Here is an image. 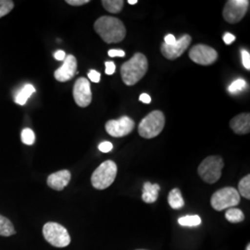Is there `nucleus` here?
Wrapping results in <instances>:
<instances>
[{
	"mask_svg": "<svg viewBox=\"0 0 250 250\" xmlns=\"http://www.w3.org/2000/svg\"><path fill=\"white\" fill-rule=\"evenodd\" d=\"M191 41H192L191 36L185 35L178 40H176V42L173 45H166L165 43H162L161 48V53L166 59L170 61H174L178 59L179 57H181L188 49Z\"/></svg>",
	"mask_w": 250,
	"mask_h": 250,
	"instance_id": "nucleus-12",
	"label": "nucleus"
},
{
	"mask_svg": "<svg viewBox=\"0 0 250 250\" xmlns=\"http://www.w3.org/2000/svg\"><path fill=\"white\" fill-rule=\"evenodd\" d=\"M43 235L45 241L55 248H66L71 244V236L67 229L57 223H46L43 227Z\"/></svg>",
	"mask_w": 250,
	"mask_h": 250,
	"instance_id": "nucleus-6",
	"label": "nucleus"
},
{
	"mask_svg": "<svg viewBox=\"0 0 250 250\" xmlns=\"http://www.w3.org/2000/svg\"><path fill=\"white\" fill-rule=\"evenodd\" d=\"M116 163L112 161H104L93 172L91 176L92 186L98 190H104L109 188L116 178Z\"/></svg>",
	"mask_w": 250,
	"mask_h": 250,
	"instance_id": "nucleus-3",
	"label": "nucleus"
},
{
	"mask_svg": "<svg viewBox=\"0 0 250 250\" xmlns=\"http://www.w3.org/2000/svg\"><path fill=\"white\" fill-rule=\"evenodd\" d=\"M134 122L128 116H124L119 120H110L105 125L107 134L113 137H124L133 132Z\"/></svg>",
	"mask_w": 250,
	"mask_h": 250,
	"instance_id": "nucleus-10",
	"label": "nucleus"
},
{
	"mask_svg": "<svg viewBox=\"0 0 250 250\" xmlns=\"http://www.w3.org/2000/svg\"><path fill=\"white\" fill-rule=\"evenodd\" d=\"M225 218L228 222L232 224H238V223H242L245 220V215L241 209L231 208H228L227 211L225 212Z\"/></svg>",
	"mask_w": 250,
	"mask_h": 250,
	"instance_id": "nucleus-20",
	"label": "nucleus"
},
{
	"mask_svg": "<svg viewBox=\"0 0 250 250\" xmlns=\"http://www.w3.org/2000/svg\"><path fill=\"white\" fill-rule=\"evenodd\" d=\"M108 56L111 57V58H114V57H121V58H124L125 56V52L124 50H118V49H111L109 50L108 52Z\"/></svg>",
	"mask_w": 250,
	"mask_h": 250,
	"instance_id": "nucleus-32",
	"label": "nucleus"
},
{
	"mask_svg": "<svg viewBox=\"0 0 250 250\" xmlns=\"http://www.w3.org/2000/svg\"><path fill=\"white\" fill-rule=\"evenodd\" d=\"M101 3L104 9L110 13H119L125 4L123 0H103Z\"/></svg>",
	"mask_w": 250,
	"mask_h": 250,
	"instance_id": "nucleus-21",
	"label": "nucleus"
},
{
	"mask_svg": "<svg viewBox=\"0 0 250 250\" xmlns=\"http://www.w3.org/2000/svg\"><path fill=\"white\" fill-rule=\"evenodd\" d=\"M242 62L247 70H250V54L247 50H242Z\"/></svg>",
	"mask_w": 250,
	"mask_h": 250,
	"instance_id": "nucleus-27",
	"label": "nucleus"
},
{
	"mask_svg": "<svg viewBox=\"0 0 250 250\" xmlns=\"http://www.w3.org/2000/svg\"><path fill=\"white\" fill-rule=\"evenodd\" d=\"M100 77H101L100 73L97 72V71H95V70H91L88 72V78L93 83H99L100 82Z\"/></svg>",
	"mask_w": 250,
	"mask_h": 250,
	"instance_id": "nucleus-29",
	"label": "nucleus"
},
{
	"mask_svg": "<svg viewBox=\"0 0 250 250\" xmlns=\"http://www.w3.org/2000/svg\"><path fill=\"white\" fill-rule=\"evenodd\" d=\"M247 86V83L244 79H237V80L233 81L232 83L229 85V92L232 94H235L237 92H241L242 90L245 89V87Z\"/></svg>",
	"mask_w": 250,
	"mask_h": 250,
	"instance_id": "nucleus-26",
	"label": "nucleus"
},
{
	"mask_svg": "<svg viewBox=\"0 0 250 250\" xmlns=\"http://www.w3.org/2000/svg\"><path fill=\"white\" fill-rule=\"evenodd\" d=\"M161 190V187L158 184H151L149 182L145 183L143 187V194H142V200L146 203H154L157 201L159 197V192Z\"/></svg>",
	"mask_w": 250,
	"mask_h": 250,
	"instance_id": "nucleus-16",
	"label": "nucleus"
},
{
	"mask_svg": "<svg viewBox=\"0 0 250 250\" xmlns=\"http://www.w3.org/2000/svg\"><path fill=\"white\" fill-rule=\"evenodd\" d=\"M139 100H140L141 102H143V103H146V104H149V103L151 102V98H150L149 95L144 93L142 95H140Z\"/></svg>",
	"mask_w": 250,
	"mask_h": 250,
	"instance_id": "nucleus-36",
	"label": "nucleus"
},
{
	"mask_svg": "<svg viewBox=\"0 0 250 250\" xmlns=\"http://www.w3.org/2000/svg\"><path fill=\"white\" fill-rule=\"evenodd\" d=\"M246 250H250V244H248V246H247V249Z\"/></svg>",
	"mask_w": 250,
	"mask_h": 250,
	"instance_id": "nucleus-38",
	"label": "nucleus"
},
{
	"mask_svg": "<svg viewBox=\"0 0 250 250\" xmlns=\"http://www.w3.org/2000/svg\"><path fill=\"white\" fill-rule=\"evenodd\" d=\"M54 57L57 61H64L65 58H66V53L63 51V50H58L56 53L54 54Z\"/></svg>",
	"mask_w": 250,
	"mask_h": 250,
	"instance_id": "nucleus-35",
	"label": "nucleus"
},
{
	"mask_svg": "<svg viewBox=\"0 0 250 250\" xmlns=\"http://www.w3.org/2000/svg\"><path fill=\"white\" fill-rule=\"evenodd\" d=\"M14 8V2L11 0H0V18L8 15Z\"/></svg>",
	"mask_w": 250,
	"mask_h": 250,
	"instance_id": "nucleus-24",
	"label": "nucleus"
},
{
	"mask_svg": "<svg viewBox=\"0 0 250 250\" xmlns=\"http://www.w3.org/2000/svg\"><path fill=\"white\" fill-rule=\"evenodd\" d=\"M66 3L71 5V6L79 7V6H83V5H85V4L89 3V0H67Z\"/></svg>",
	"mask_w": 250,
	"mask_h": 250,
	"instance_id": "nucleus-31",
	"label": "nucleus"
},
{
	"mask_svg": "<svg viewBox=\"0 0 250 250\" xmlns=\"http://www.w3.org/2000/svg\"><path fill=\"white\" fill-rule=\"evenodd\" d=\"M36 92V88L32 84H26L22 89L18 93V95L15 98V102L22 106L25 105L28 99Z\"/></svg>",
	"mask_w": 250,
	"mask_h": 250,
	"instance_id": "nucleus-19",
	"label": "nucleus"
},
{
	"mask_svg": "<svg viewBox=\"0 0 250 250\" xmlns=\"http://www.w3.org/2000/svg\"><path fill=\"white\" fill-rule=\"evenodd\" d=\"M178 224L185 227H196L201 224V218L198 215H188L179 218Z\"/></svg>",
	"mask_w": 250,
	"mask_h": 250,
	"instance_id": "nucleus-22",
	"label": "nucleus"
},
{
	"mask_svg": "<svg viewBox=\"0 0 250 250\" xmlns=\"http://www.w3.org/2000/svg\"><path fill=\"white\" fill-rule=\"evenodd\" d=\"M77 60L73 55L66 56L63 65L54 72L55 79L61 83L72 80L75 74H77Z\"/></svg>",
	"mask_w": 250,
	"mask_h": 250,
	"instance_id": "nucleus-13",
	"label": "nucleus"
},
{
	"mask_svg": "<svg viewBox=\"0 0 250 250\" xmlns=\"http://www.w3.org/2000/svg\"><path fill=\"white\" fill-rule=\"evenodd\" d=\"M105 66H106V71H105V72H106V74H107V75H111V74H113L115 72L116 67H115L114 62H105Z\"/></svg>",
	"mask_w": 250,
	"mask_h": 250,
	"instance_id": "nucleus-30",
	"label": "nucleus"
},
{
	"mask_svg": "<svg viewBox=\"0 0 250 250\" xmlns=\"http://www.w3.org/2000/svg\"><path fill=\"white\" fill-rule=\"evenodd\" d=\"M168 202L170 208L173 209H180L185 206V200L180 189L174 188L170 191L168 196Z\"/></svg>",
	"mask_w": 250,
	"mask_h": 250,
	"instance_id": "nucleus-17",
	"label": "nucleus"
},
{
	"mask_svg": "<svg viewBox=\"0 0 250 250\" xmlns=\"http://www.w3.org/2000/svg\"><path fill=\"white\" fill-rule=\"evenodd\" d=\"M113 148V145L110 142H102L99 146V149L103 153H107V152L111 151Z\"/></svg>",
	"mask_w": 250,
	"mask_h": 250,
	"instance_id": "nucleus-28",
	"label": "nucleus"
},
{
	"mask_svg": "<svg viewBox=\"0 0 250 250\" xmlns=\"http://www.w3.org/2000/svg\"><path fill=\"white\" fill-rule=\"evenodd\" d=\"M148 69L146 57L142 53L134 54L133 58L123 64L121 75L126 85L132 86L145 76Z\"/></svg>",
	"mask_w": 250,
	"mask_h": 250,
	"instance_id": "nucleus-2",
	"label": "nucleus"
},
{
	"mask_svg": "<svg viewBox=\"0 0 250 250\" xmlns=\"http://www.w3.org/2000/svg\"><path fill=\"white\" fill-rule=\"evenodd\" d=\"M72 178L70 170H59L57 172L51 173L46 180L47 186L56 191H62L66 188Z\"/></svg>",
	"mask_w": 250,
	"mask_h": 250,
	"instance_id": "nucleus-14",
	"label": "nucleus"
},
{
	"mask_svg": "<svg viewBox=\"0 0 250 250\" xmlns=\"http://www.w3.org/2000/svg\"><path fill=\"white\" fill-rule=\"evenodd\" d=\"M238 193L242 197L250 199V175H247L238 184Z\"/></svg>",
	"mask_w": 250,
	"mask_h": 250,
	"instance_id": "nucleus-23",
	"label": "nucleus"
},
{
	"mask_svg": "<svg viewBox=\"0 0 250 250\" xmlns=\"http://www.w3.org/2000/svg\"><path fill=\"white\" fill-rule=\"evenodd\" d=\"M234 40H235V36L232 35V34H230V33H226L224 36V43L226 45H231L232 43L234 42Z\"/></svg>",
	"mask_w": 250,
	"mask_h": 250,
	"instance_id": "nucleus-33",
	"label": "nucleus"
},
{
	"mask_svg": "<svg viewBox=\"0 0 250 250\" xmlns=\"http://www.w3.org/2000/svg\"><path fill=\"white\" fill-rule=\"evenodd\" d=\"M224 167V160L220 156H209L199 164L197 172L205 183L212 185L222 177Z\"/></svg>",
	"mask_w": 250,
	"mask_h": 250,
	"instance_id": "nucleus-4",
	"label": "nucleus"
},
{
	"mask_svg": "<svg viewBox=\"0 0 250 250\" xmlns=\"http://www.w3.org/2000/svg\"><path fill=\"white\" fill-rule=\"evenodd\" d=\"M230 127L236 134H250V113H241L233 117L230 121Z\"/></svg>",
	"mask_w": 250,
	"mask_h": 250,
	"instance_id": "nucleus-15",
	"label": "nucleus"
},
{
	"mask_svg": "<svg viewBox=\"0 0 250 250\" xmlns=\"http://www.w3.org/2000/svg\"><path fill=\"white\" fill-rule=\"evenodd\" d=\"M128 4L135 5V4H137V0H128Z\"/></svg>",
	"mask_w": 250,
	"mask_h": 250,
	"instance_id": "nucleus-37",
	"label": "nucleus"
},
{
	"mask_svg": "<svg viewBox=\"0 0 250 250\" xmlns=\"http://www.w3.org/2000/svg\"><path fill=\"white\" fill-rule=\"evenodd\" d=\"M96 33L107 44L119 43L126 36V28L120 19L102 16L94 24Z\"/></svg>",
	"mask_w": 250,
	"mask_h": 250,
	"instance_id": "nucleus-1",
	"label": "nucleus"
},
{
	"mask_svg": "<svg viewBox=\"0 0 250 250\" xmlns=\"http://www.w3.org/2000/svg\"><path fill=\"white\" fill-rule=\"evenodd\" d=\"M189 58L198 65L208 66L218 60V53L211 46L198 44L190 49Z\"/></svg>",
	"mask_w": 250,
	"mask_h": 250,
	"instance_id": "nucleus-9",
	"label": "nucleus"
},
{
	"mask_svg": "<svg viewBox=\"0 0 250 250\" xmlns=\"http://www.w3.org/2000/svg\"><path fill=\"white\" fill-rule=\"evenodd\" d=\"M16 233L15 228L8 218L0 215V236L9 237Z\"/></svg>",
	"mask_w": 250,
	"mask_h": 250,
	"instance_id": "nucleus-18",
	"label": "nucleus"
},
{
	"mask_svg": "<svg viewBox=\"0 0 250 250\" xmlns=\"http://www.w3.org/2000/svg\"><path fill=\"white\" fill-rule=\"evenodd\" d=\"M249 0H228L223 10V17L229 23H238L250 8Z\"/></svg>",
	"mask_w": 250,
	"mask_h": 250,
	"instance_id": "nucleus-8",
	"label": "nucleus"
},
{
	"mask_svg": "<svg viewBox=\"0 0 250 250\" xmlns=\"http://www.w3.org/2000/svg\"></svg>",
	"mask_w": 250,
	"mask_h": 250,
	"instance_id": "nucleus-39",
	"label": "nucleus"
},
{
	"mask_svg": "<svg viewBox=\"0 0 250 250\" xmlns=\"http://www.w3.org/2000/svg\"><path fill=\"white\" fill-rule=\"evenodd\" d=\"M176 42V38H175V36H172V35H167V36L164 37V43L166 44V45H173L174 43Z\"/></svg>",
	"mask_w": 250,
	"mask_h": 250,
	"instance_id": "nucleus-34",
	"label": "nucleus"
},
{
	"mask_svg": "<svg viewBox=\"0 0 250 250\" xmlns=\"http://www.w3.org/2000/svg\"><path fill=\"white\" fill-rule=\"evenodd\" d=\"M164 126V114L161 110H154L140 122L138 126V133L146 139H152L161 134Z\"/></svg>",
	"mask_w": 250,
	"mask_h": 250,
	"instance_id": "nucleus-5",
	"label": "nucleus"
},
{
	"mask_svg": "<svg viewBox=\"0 0 250 250\" xmlns=\"http://www.w3.org/2000/svg\"><path fill=\"white\" fill-rule=\"evenodd\" d=\"M73 99L75 103L81 107L89 106L92 101V92L89 81L86 78H79L73 86Z\"/></svg>",
	"mask_w": 250,
	"mask_h": 250,
	"instance_id": "nucleus-11",
	"label": "nucleus"
},
{
	"mask_svg": "<svg viewBox=\"0 0 250 250\" xmlns=\"http://www.w3.org/2000/svg\"><path fill=\"white\" fill-rule=\"evenodd\" d=\"M21 141L25 144V145H28V146L33 145V144L35 143V141H36L35 133L31 129L25 128L21 132Z\"/></svg>",
	"mask_w": 250,
	"mask_h": 250,
	"instance_id": "nucleus-25",
	"label": "nucleus"
},
{
	"mask_svg": "<svg viewBox=\"0 0 250 250\" xmlns=\"http://www.w3.org/2000/svg\"><path fill=\"white\" fill-rule=\"evenodd\" d=\"M240 200V195L235 188H224L216 191L212 195L210 204L215 210L222 211L238 205Z\"/></svg>",
	"mask_w": 250,
	"mask_h": 250,
	"instance_id": "nucleus-7",
	"label": "nucleus"
}]
</instances>
